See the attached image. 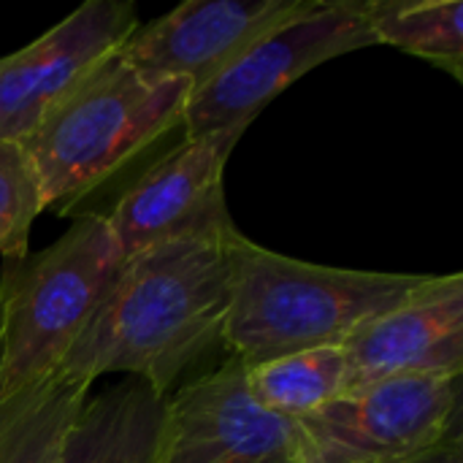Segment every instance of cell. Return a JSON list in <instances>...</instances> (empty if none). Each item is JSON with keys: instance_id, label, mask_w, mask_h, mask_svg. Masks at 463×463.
Returning a JSON list of instances; mask_svg holds the SVG:
<instances>
[{"instance_id": "obj_1", "label": "cell", "mask_w": 463, "mask_h": 463, "mask_svg": "<svg viewBox=\"0 0 463 463\" xmlns=\"http://www.w3.org/2000/svg\"><path fill=\"white\" fill-rule=\"evenodd\" d=\"M233 241V239H231ZM231 241H171L122 260L57 374H128L160 396L222 345Z\"/></svg>"}, {"instance_id": "obj_2", "label": "cell", "mask_w": 463, "mask_h": 463, "mask_svg": "<svg viewBox=\"0 0 463 463\" xmlns=\"http://www.w3.org/2000/svg\"><path fill=\"white\" fill-rule=\"evenodd\" d=\"M434 277L317 266L231 241V304L222 345L244 366L339 347L364 323L407 304Z\"/></svg>"}, {"instance_id": "obj_3", "label": "cell", "mask_w": 463, "mask_h": 463, "mask_svg": "<svg viewBox=\"0 0 463 463\" xmlns=\"http://www.w3.org/2000/svg\"><path fill=\"white\" fill-rule=\"evenodd\" d=\"M193 84L138 71L111 54L19 144L43 209H71L182 128Z\"/></svg>"}, {"instance_id": "obj_4", "label": "cell", "mask_w": 463, "mask_h": 463, "mask_svg": "<svg viewBox=\"0 0 463 463\" xmlns=\"http://www.w3.org/2000/svg\"><path fill=\"white\" fill-rule=\"evenodd\" d=\"M103 214L79 217L41 252L0 271V426L52 383L122 266Z\"/></svg>"}, {"instance_id": "obj_5", "label": "cell", "mask_w": 463, "mask_h": 463, "mask_svg": "<svg viewBox=\"0 0 463 463\" xmlns=\"http://www.w3.org/2000/svg\"><path fill=\"white\" fill-rule=\"evenodd\" d=\"M374 43L366 0H312L307 11L260 35L225 71L190 92L182 119L184 138L252 125L304 73Z\"/></svg>"}, {"instance_id": "obj_6", "label": "cell", "mask_w": 463, "mask_h": 463, "mask_svg": "<svg viewBox=\"0 0 463 463\" xmlns=\"http://www.w3.org/2000/svg\"><path fill=\"white\" fill-rule=\"evenodd\" d=\"M301 463H388L461 437V374L391 377L296 420Z\"/></svg>"}, {"instance_id": "obj_7", "label": "cell", "mask_w": 463, "mask_h": 463, "mask_svg": "<svg viewBox=\"0 0 463 463\" xmlns=\"http://www.w3.org/2000/svg\"><path fill=\"white\" fill-rule=\"evenodd\" d=\"M247 128L182 138L119 195L103 217L122 258L171 241H231L239 236L225 203V165Z\"/></svg>"}, {"instance_id": "obj_8", "label": "cell", "mask_w": 463, "mask_h": 463, "mask_svg": "<svg viewBox=\"0 0 463 463\" xmlns=\"http://www.w3.org/2000/svg\"><path fill=\"white\" fill-rule=\"evenodd\" d=\"M244 372L247 366L228 355L165 399L155 463H301L296 420L255 404Z\"/></svg>"}, {"instance_id": "obj_9", "label": "cell", "mask_w": 463, "mask_h": 463, "mask_svg": "<svg viewBox=\"0 0 463 463\" xmlns=\"http://www.w3.org/2000/svg\"><path fill=\"white\" fill-rule=\"evenodd\" d=\"M138 27L128 0H87L33 43L0 60V141L22 144L35 125L100 68Z\"/></svg>"}, {"instance_id": "obj_10", "label": "cell", "mask_w": 463, "mask_h": 463, "mask_svg": "<svg viewBox=\"0 0 463 463\" xmlns=\"http://www.w3.org/2000/svg\"><path fill=\"white\" fill-rule=\"evenodd\" d=\"M309 5L312 0H187L165 16L138 24L117 54L138 71L184 79L198 90L260 35Z\"/></svg>"}, {"instance_id": "obj_11", "label": "cell", "mask_w": 463, "mask_h": 463, "mask_svg": "<svg viewBox=\"0 0 463 463\" xmlns=\"http://www.w3.org/2000/svg\"><path fill=\"white\" fill-rule=\"evenodd\" d=\"M347 393L410 374L463 372V277H434L407 304L364 323L342 345Z\"/></svg>"}, {"instance_id": "obj_12", "label": "cell", "mask_w": 463, "mask_h": 463, "mask_svg": "<svg viewBox=\"0 0 463 463\" xmlns=\"http://www.w3.org/2000/svg\"><path fill=\"white\" fill-rule=\"evenodd\" d=\"M165 399L133 377L87 396L57 463H155Z\"/></svg>"}, {"instance_id": "obj_13", "label": "cell", "mask_w": 463, "mask_h": 463, "mask_svg": "<svg viewBox=\"0 0 463 463\" xmlns=\"http://www.w3.org/2000/svg\"><path fill=\"white\" fill-rule=\"evenodd\" d=\"M244 383L263 410L301 420L347 393V358L342 347H317L247 366Z\"/></svg>"}, {"instance_id": "obj_14", "label": "cell", "mask_w": 463, "mask_h": 463, "mask_svg": "<svg viewBox=\"0 0 463 463\" xmlns=\"http://www.w3.org/2000/svg\"><path fill=\"white\" fill-rule=\"evenodd\" d=\"M377 43L420 57L463 81L461 0H366Z\"/></svg>"}, {"instance_id": "obj_15", "label": "cell", "mask_w": 463, "mask_h": 463, "mask_svg": "<svg viewBox=\"0 0 463 463\" xmlns=\"http://www.w3.org/2000/svg\"><path fill=\"white\" fill-rule=\"evenodd\" d=\"M90 383L57 374L0 426V463H57Z\"/></svg>"}, {"instance_id": "obj_16", "label": "cell", "mask_w": 463, "mask_h": 463, "mask_svg": "<svg viewBox=\"0 0 463 463\" xmlns=\"http://www.w3.org/2000/svg\"><path fill=\"white\" fill-rule=\"evenodd\" d=\"M43 212L35 174L19 144L0 141V258L27 255V236Z\"/></svg>"}, {"instance_id": "obj_17", "label": "cell", "mask_w": 463, "mask_h": 463, "mask_svg": "<svg viewBox=\"0 0 463 463\" xmlns=\"http://www.w3.org/2000/svg\"><path fill=\"white\" fill-rule=\"evenodd\" d=\"M388 463H463V442L461 437H453L431 450H423V453H415V456H407V458H399V461Z\"/></svg>"}]
</instances>
